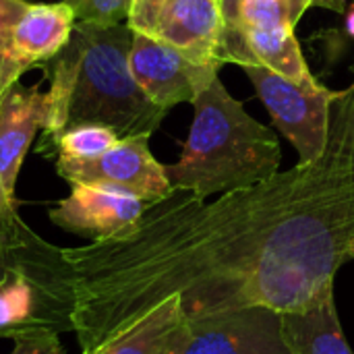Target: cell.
<instances>
[{
    "instance_id": "6da1fadb",
    "label": "cell",
    "mask_w": 354,
    "mask_h": 354,
    "mask_svg": "<svg viewBox=\"0 0 354 354\" xmlns=\"http://www.w3.org/2000/svg\"><path fill=\"white\" fill-rule=\"evenodd\" d=\"M354 245V81L330 108L324 153L216 201L172 191L127 232L60 249L81 354L170 297L187 319L334 297Z\"/></svg>"
},
{
    "instance_id": "7a4b0ae2",
    "label": "cell",
    "mask_w": 354,
    "mask_h": 354,
    "mask_svg": "<svg viewBox=\"0 0 354 354\" xmlns=\"http://www.w3.org/2000/svg\"><path fill=\"white\" fill-rule=\"evenodd\" d=\"M133 29L127 23H77L58 54L48 89L46 135L79 124H102L120 139L151 137L168 110L156 106L131 73Z\"/></svg>"
},
{
    "instance_id": "3957f363",
    "label": "cell",
    "mask_w": 354,
    "mask_h": 354,
    "mask_svg": "<svg viewBox=\"0 0 354 354\" xmlns=\"http://www.w3.org/2000/svg\"><path fill=\"white\" fill-rule=\"evenodd\" d=\"M195 118L180 160L168 164L174 191L197 199L259 185L280 172L278 137L247 114L216 77L193 102Z\"/></svg>"
},
{
    "instance_id": "277c9868",
    "label": "cell",
    "mask_w": 354,
    "mask_h": 354,
    "mask_svg": "<svg viewBox=\"0 0 354 354\" xmlns=\"http://www.w3.org/2000/svg\"><path fill=\"white\" fill-rule=\"evenodd\" d=\"M278 131L292 143L301 164L317 160L328 143L330 108L338 91L322 85L313 75L303 81L286 79L266 66H241Z\"/></svg>"
},
{
    "instance_id": "5b68a950",
    "label": "cell",
    "mask_w": 354,
    "mask_h": 354,
    "mask_svg": "<svg viewBox=\"0 0 354 354\" xmlns=\"http://www.w3.org/2000/svg\"><path fill=\"white\" fill-rule=\"evenodd\" d=\"M160 354H292L282 313L245 307L185 319Z\"/></svg>"
},
{
    "instance_id": "8992f818",
    "label": "cell",
    "mask_w": 354,
    "mask_h": 354,
    "mask_svg": "<svg viewBox=\"0 0 354 354\" xmlns=\"http://www.w3.org/2000/svg\"><path fill=\"white\" fill-rule=\"evenodd\" d=\"M56 172L71 183L108 185L127 191L141 201L156 203L168 197L174 189L160 164L149 151V137L120 139L108 151L91 160L58 158Z\"/></svg>"
},
{
    "instance_id": "52a82bcc",
    "label": "cell",
    "mask_w": 354,
    "mask_h": 354,
    "mask_svg": "<svg viewBox=\"0 0 354 354\" xmlns=\"http://www.w3.org/2000/svg\"><path fill=\"white\" fill-rule=\"evenodd\" d=\"M129 64L143 93L160 108L193 104L195 97L218 77V64L197 62L185 52L139 31H133Z\"/></svg>"
},
{
    "instance_id": "ba28073f",
    "label": "cell",
    "mask_w": 354,
    "mask_h": 354,
    "mask_svg": "<svg viewBox=\"0 0 354 354\" xmlns=\"http://www.w3.org/2000/svg\"><path fill=\"white\" fill-rule=\"evenodd\" d=\"M50 114L48 91L25 89L19 83L0 95V228L19 220L15 187L19 170L39 129Z\"/></svg>"
},
{
    "instance_id": "9c48e42d",
    "label": "cell",
    "mask_w": 354,
    "mask_h": 354,
    "mask_svg": "<svg viewBox=\"0 0 354 354\" xmlns=\"http://www.w3.org/2000/svg\"><path fill=\"white\" fill-rule=\"evenodd\" d=\"M145 207V201L116 187L71 183V195L58 201L48 216L56 226L97 241L131 230Z\"/></svg>"
},
{
    "instance_id": "30bf717a",
    "label": "cell",
    "mask_w": 354,
    "mask_h": 354,
    "mask_svg": "<svg viewBox=\"0 0 354 354\" xmlns=\"http://www.w3.org/2000/svg\"><path fill=\"white\" fill-rule=\"evenodd\" d=\"M145 35H151L197 62L218 64L222 12L218 0H166Z\"/></svg>"
},
{
    "instance_id": "8fae6325",
    "label": "cell",
    "mask_w": 354,
    "mask_h": 354,
    "mask_svg": "<svg viewBox=\"0 0 354 354\" xmlns=\"http://www.w3.org/2000/svg\"><path fill=\"white\" fill-rule=\"evenodd\" d=\"M75 27V15L66 2L29 4L15 29V48L19 56L33 68L37 62L50 60L68 44Z\"/></svg>"
},
{
    "instance_id": "7c38bea8",
    "label": "cell",
    "mask_w": 354,
    "mask_h": 354,
    "mask_svg": "<svg viewBox=\"0 0 354 354\" xmlns=\"http://www.w3.org/2000/svg\"><path fill=\"white\" fill-rule=\"evenodd\" d=\"M282 330L292 354H354L334 297L305 311L282 313Z\"/></svg>"
},
{
    "instance_id": "4fadbf2b",
    "label": "cell",
    "mask_w": 354,
    "mask_h": 354,
    "mask_svg": "<svg viewBox=\"0 0 354 354\" xmlns=\"http://www.w3.org/2000/svg\"><path fill=\"white\" fill-rule=\"evenodd\" d=\"M185 319L180 297H170L87 354H160Z\"/></svg>"
},
{
    "instance_id": "5bb4252c",
    "label": "cell",
    "mask_w": 354,
    "mask_h": 354,
    "mask_svg": "<svg viewBox=\"0 0 354 354\" xmlns=\"http://www.w3.org/2000/svg\"><path fill=\"white\" fill-rule=\"evenodd\" d=\"M245 41H247V64L266 66L286 79L303 81L311 77L307 60L301 52V46L295 37V29L274 27V29H259V27H243Z\"/></svg>"
},
{
    "instance_id": "9a60e30c",
    "label": "cell",
    "mask_w": 354,
    "mask_h": 354,
    "mask_svg": "<svg viewBox=\"0 0 354 354\" xmlns=\"http://www.w3.org/2000/svg\"><path fill=\"white\" fill-rule=\"evenodd\" d=\"M27 6V0H0V95L17 85L21 75L29 71V64L15 48V29Z\"/></svg>"
},
{
    "instance_id": "2e32d148",
    "label": "cell",
    "mask_w": 354,
    "mask_h": 354,
    "mask_svg": "<svg viewBox=\"0 0 354 354\" xmlns=\"http://www.w3.org/2000/svg\"><path fill=\"white\" fill-rule=\"evenodd\" d=\"M58 158L71 160H91L108 151L120 141V137L102 124H79L64 129L50 137Z\"/></svg>"
},
{
    "instance_id": "e0dca14e",
    "label": "cell",
    "mask_w": 354,
    "mask_h": 354,
    "mask_svg": "<svg viewBox=\"0 0 354 354\" xmlns=\"http://www.w3.org/2000/svg\"><path fill=\"white\" fill-rule=\"evenodd\" d=\"M315 0H243L241 25L259 29H295Z\"/></svg>"
},
{
    "instance_id": "ac0fdd59",
    "label": "cell",
    "mask_w": 354,
    "mask_h": 354,
    "mask_svg": "<svg viewBox=\"0 0 354 354\" xmlns=\"http://www.w3.org/2000/svg\"><path fill=\"white\" fill-rule=\"evenodd\" d=\"M71 6L77 23L118 25L127 23L133 0H62Z\"/></svg>"
},
{
    "instance_id": "d6986e66",
    "label": "cell",
    "mask_w": 354,
    "mask_h": 354,
    "mask_svg": "<svg viewBox=\"0 0 354 354\" xmlns=\"http://www.w3.org/2000/svg\"><path fill=\"white\" fill-rule=\"evenodd\" d=\"M10 354H64L56 332H33L15 338Z\"/></svg>"
},
{
    "instance_id": "ffe728a7",
    "label": "cell",
    "mask_w": 354,
    "mask_h": 354,
    "mask_svg": "<svg viewBox=\"0 0 354 354\" xmlns=\"http://www.w3.org/2000/svg\"><path fill=\"white\" fill-rule=\"evenodd\" d=\"M25 230H27V224L21 218L0 230V282L6 278V274L10 272V268L15 263L17 247H19Z\"/></svg>"
},
{
    "instance_id": "44dd1931",
    "label": "cell",
    "mask_w": 354,
    "mask_h": 354,
    "mask_svg": "<svg viewBox=\"0 0 354 354\" xmlns=\"http://www.w3.org/2000/svg\"><path fill=\"white\" fill-rule=\"evenodd\" d=\"M166 0H133V8H131V15H129V21L127 25L133 29V31H139V33H147L158 8L164 4Z\"/></svg>"
},
{
    "instance_id": "7402d4cb",
    "label": "cell",
    "mask_w": 354,
    "mask_h": 354,
    "mask_svg": "<svg viewBox=\"0 0 354 354\" xmlns=\"http://www.w3.org/2000/svg\"><path fill=\"white\" fill-rule=\"evenodd\" d=\"M313 6H322V8H328V10H334V12H344L346 2L344 0H315Z\"/></svg>"
},
{
    "instance_id": "603a6c76",
    "label": "cell",
    "mask_w": 354,
    "mask_h": 354,
    "mask_svg": "<svg viewBox=\"0 0 354 354\" xmlns=\"http://www.w3.org/2000/svg\"><path fill=\"white\" fill-rule=\"evenodd\" d=\"M351 259H354V245H353V249H351Z\"/></svg>"
}]
</instances>
